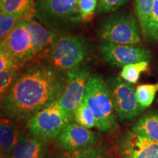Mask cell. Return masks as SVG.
<instances>
[{
    "label": "cell",
    "instance_id": "1",
    "mask_svg": "<svg viewBox=\"0 0 158 158\" xmlns=\"http://www.w3.org/2000/svg\"><path fill=\"white\" fill-rule=\"evenodd\" d=\"M67 73L50 64L35 63L19 72L1 100L2 114L13 122H27L58 101L64 92Z\"/></svg>",
    "mask_w": 158,
    "mask_h": 158
},
{
    "label": "cell",
    "instance_id": "2",
    "mask_svg": "<svg viewBox=\"0 0 158 158\" xmlns=\"http://www.w3.org/2000/svg\"><path fill=\"white\" fill-rule=\"evenodd\" d=\"M84 100L98 120L99 130L110 133L116 129L117 114L113 94L107 82L100 75L93 74L90 76Z\"/></svg>",
    "mask_w": 158,
    "mask_h": 158
},
{
    "label": "cell",
    "instance_id": "3",
    "mask_svg": "<svg viewBox=\"0 0 158 158\" xmlns=\"http://www.w3.org/2000/svg\"><path fill=\"white\" fill-rule=\"evenodd\" d=\"M74 121V116L56 101L32 116L26 122L31 137L45 143L55 140L65 126Z\"/></svg>",
    "mask_w": 158,
    "mask_h": 158
},
{
    "label": "cell",
    "instance_id": "4",
    "mask_svg": "<svg viewBox=\"0 0 158 158\" xmlns=\"http://www.w3.org/2000/svg\"><path fill=\"white\" fill-rule=\"evenodd\" d=\"M78 0H37L35 15L53 31L81 22L78 7ZM55 32V31H54Z\"/></svg>",
    "mask_w": 158,
    "mask_h": 158
},
{
    "label": "cell",
    "instance_id": "5",
    "mask_svg": "<svg viewBox=\"0 0 158 158\" xmlns=\"http://www.w3.org/2000/svg\"><path fill=\"white\" fill-rule=\"evenodd\" d=\"M87 54L88 47L84 38L64 35L59 37L48 51L46 59L48 64L67 73L81 65Z\"/></svg>",
    "mask_w": 158,
    "mask_h": 158
},
{
    "label": "cell",
    "instance_id": "6",
    "mask_svg": "<svg viewBox=\"0 0 158 158\" xmlns=\"http://www.w3.org/2000/svg\"><path fill=\"white\" fill-rule=\"evenodd\" d=\"M140 29L133 16L119 14L105 20L98 35L103 43L135 45L141 43Z\"/></svg>",
    "mask_w": 158,
    "mask_h": 158
},
{
    "label": "cell",
    "instance_id": "7",
    "mask_svg": "<svg viewBox=\"0 0 158 158\" xmlns=\"http://www.w3.org/2000/svg\"><path fill=\"white\" fill-rule=\"evenodd\" d=\"M113 94L115 109L120 121H130L145 110L138 103L135 89L121 77L112 76L106 80Z\"/></svg>",
    "mask_w": 158,
    "mask_h": 158
},
{
    "label": "cell",
    "instance_id": "8",
    "mask_svg": "<svg viewBox=\"0 0 158 158\" xmlns=\"http://www.w3.org/2000/svg\"><path fill=\"white\" fill-rule=\"evenodd\" d=\"M90 76V69L84 63L67 72L66 86L58 102L73 116L74 111L84 100Z\"/></svg>",
    "mask_w": 158,
    "mask_h": 158
},
{
    "label": "cell",
    "instance_id": "9",
    "mask_svg": "<svg viewBox=\"0 0 158 158\" xmlns=\"http://www.w3.org/2000/svg\"><path fill=\"white\" fill-rule=\"evenodd\" d=\"M100 52L105 62L116 68L143 61L149 62L152 59L149 50L134 45L103 43L100 47Z\"/></svg>",
    "mask_w": 158,
    "mask_h": 158
},
{
    "label": "cell",
    "instance_id": "10",
    "mask_svg": "<svg viewBox=\"0 0 158 158\" xmlns=\"http://www.w3.org/2000/svg\"><path fill=\"white\" fill-rule=\"evenodd\" d=\"M100 139V134L72 122L63 128L55 139V144L67 152H76L93 147Z\"/></svg>",
    "mask_w": 158,
    "mask_h": 158
},
{
    "label": "cell",
    "instance_id": "11",
    "mask_svg": "<svg viewBox=\"0 0 158 158\" xmlns=\"http://www.w3.org/2000/svg\"><path fill=\"white\" fill-rule=\"evenodd\" d=\"M122 158H158V142L127 131L118 144Z\"/></svg>",
    "mask_w": 158,
    "mask_h": 158
},
{
    "label": "cell",
    "instance_id": "12",
    "mask_svg": "<svg viewBox=\"0 0 158 158\" xmlns=\"http://www.w3.org/2000/svg\"><path fill=\"white\" fill-rule=\"evenodd\" d=\"M0 49L26 62L35 58L31 49L30 35L23 21H20L5 40L1 43Z\"/></svg>",
    "mask_w": 158,
    "mask_h": 158
},
{
    "label": "cell",
    "instance_id": "13",
    "mask_svg": "<svg viewBox=\"0 0 158 158\" xmlns=\"http://www.w3.org/2000/svg\"><path fill=\"white\" fill-rule=\"evenodd\" d=\"M31 38V45L34 57L43 51H48L56 42L59 37L56 32L45 28L34 19L23 20Z\"/></svg>",
    "mask_w": 158,
    "mask_h": 158
},
{
    "label": "cell",
    "instance_id": "14",
    "mask_svg": "<svg viewBox=\"0 0 158 158\" xmlns=\"http://www.w3.org/2000/svg\"><path fill=\"white\" fill-rule=\"evenodd\" d=\"M25 137L17 124L6 118H1L0 123V149L1 157H10L15 146Z\"/></svg>",
    "mask_w": 158,
    "mask_h": 158
},
{
    "label": "cell",
    "instance_id": "15",
    "mask_svg": "<svg viewBox=\"0 0 158 158\" xmlns=\"http://www.w3.org/2000/svg\"><path fill=\"white\" fill-rule=\"evenodd\" d=\"M48 144L35 138L25 137L15 146L9 158H43Z\"/></svg>",
    "mask_w": 158,
    "mask_h": 158
},
{
    "label": "cell",
    "instance_id": "16",
    "mask_svg": "<svg viewBox=\"0 0 158 158\" xmlns=\"http://www.w3.org/2000/svg\"><path fill=\"white\" fill-rule=\"evenodd\" d=\"M1 12L14 15L22 21L31 19L35 15V0H0Z\"/></svg>",
    "mask_w": 158,
    "mask_h": 158
},
{
    "label": "cell",
    "instance_id": "17",
    "mask_svg": "<svg viewBox=\"0 0 158 158\" xmlns=\"http://www.w3.org/2000/svg\"><path fill=\"white\" fill-rule=\"evenodd\" d=\"M131 131L158 142V111L146 114L132 126Z\"/></svg>",
    "mask_w": 158,
    "mask_h": 158
},
{
    "label": "cell",
    "instance_id": "18",
    "mask_svg": "<svg viewBox=\"0 0 158 158\" xmlns=\"http://www.w3.org/2000/svg\"><path fill=\"white\" fill-rule=\"evenodd\" d=\"M74 122L88 129L98 127V120L84 100L74 111Z\"/></svg>",
    "mask_w": 158,
    "mask_h": 158
},
{
    "label": "cell",
    "instance_id": "19",
    "mask_svg": "<svg viewBox=\"0 0 158 158\" xmlns=\"http://www.w3.org/2000/svg\"><path fill=\"white\" fill-rule=\"evenodd\" d=\"M155 1L156 0H135V14L142 33L144 32L147 28Z\"/></svg>",
    "mask_w": 158,
    "mask_h": 158
},
{
    "label": "cell",
    "instance_id": "20",
    "mask_svg": "<svg viewBox=\"0 0 158 158\" xmlns=\"http://www.w3.org/2000/svg\"><path fill=\"white\" fill-rule=\"evenodd\" d=\"M149 68V62L143 61L130 64L122 68L120 77L129 84H135L138 81L142 73L147 71Z\"/></svg>",
    "mask_w": 158,
    "mask_h": 158
},
{
    "label": "cell",
    "instance_id": "21",
    "mask_svg": "<svg viewBox=\"0 0 158 158\" xmlns=\"http://www.w3.org/2000/svg\"><path fill=\"white\" fill-rule=\"evenodd\" d=\"M158 92V82L156 84H141L135 89V94L138 103L142 108L146 109L149 108L155 100Z\"/></svg>",
    "mask_w": 158,
    "mask_h": 158
},
{
    "label": "cell",
    "instance_id": "22",
    "mask_svg": "<svg viewBox=\"0 0 158 158\" xmlns=\"http://www.w3.org/2000/svg\"><path fill=\"white\" fill-rule=\"evenodd\" d=\"M20 21L22 20L16 15L0 12V42L5 40Z\"/></svg>",
    "mask_w": 158,
    "mask_h": 158
},
{
    "label": "cell",
    "instance_id": "23",
    "mask_svg": "<svg viewBox=\"0 0 158 158\" xmlns=\"http://www.w3.org/2000/svg\"><path fill=\"white\" fill-rule=\"evenodd\" d=\"M99 0H78V7L82 22H89L93 19L98 11Z\"/></svg>",
    "mask_w": 158,
    "mask_h": 158
},
{
    "label": "cell",
    "instance_id": "24",
    "mask_svg": "<svg viewBox=\"0 0 158 158\" xmlns=\"http://www.w3.org/2000/svg\"><path fill=\"white\" fill-rule=\"evenodd\" d=\"M146 38L158 43V0H156L149 23L143 33Z\"/></svg>",
    "mask_w": 158,
    "mask_h": 158
},
{
    "label": "cell",
    "instance_id": "25",
    "mask_svg": "<svg viewBox=\"0 0 158 158\" xmlns=\"http://www.w3.org/2000/svg\"><path fill=\"white\" fill-rule=\"evenodd\" d=\"M26 62L15 58L6 51L0 49V72L6 70L19 71L25 66Z\"/></svg>",
    "mask_w": 158,
    "mask_h": 158
},
{
    "label": "cell",
    "instance_id": "26",
    "mask_svg": "<svg viewBox=\"0 0 158 158\" xmlns=\"http://www.w3.org/2000/svg\"><path fill=\"white\" fill-rule=\"evenodd\" d=\"M19 71L6 70L0 72V96L2 99L16 79Z\"/></svg>",
    "mask_w": 158,
    "mask_h": 158
},
{
    "label": "cell",
    "instance_id": "27",
    "mask_svg": "<svg viewBox=\"0 0 158 158\" xmlns=\"http://www.w3.org/2000/svg\"><path fill=\"white\" fill-rule=\"evenodd\" d=\"M58 158H102V152L99 148L90 147L76 152H68Z\"/></svg>",
    "mask_w": 158,
    "mask_h": 158
},
{
    "label": "cell",
    "instance_id": "28",
    "mask_svg": "<svg viewBox=\"0 0 158 158\" xmlns=\"http://www.w3.org/2000/svg\"><path fill=\"white\" fill-rule=\"evenodd\" d=\"M128 0H99L98 12L99 13H109L116 11Z\"/></svg>",
    "mask_w": 158,
    "mask_h": 158
},
{
    "label": "cell",
    "instance_id": "29",
    "mask_svg": "<svg viewBox=\"0 0 158 158\" xmlns=\"http://www.w3.org/2000/svg\"><path fill=\"white\" fill-rule=\"evenodd\" d=\"M43 158H52V157H43Z\"/></svg>",
    "mask_w": 158,
    "mask_h": 158
}]
</instances>
